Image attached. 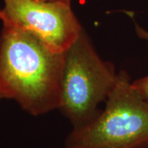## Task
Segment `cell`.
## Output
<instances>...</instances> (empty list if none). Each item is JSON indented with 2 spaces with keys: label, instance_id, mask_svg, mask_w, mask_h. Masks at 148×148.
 Wrapping results in <instances>:
<instances>
[{
  "label": "cell",
  "instance_id": "obj_2",
  "mask_svg": "<svg viewBox=\"0 0 148 148\" xmlns=\"http://www.w3.org/2000/svg\"><path fill=\"white\" fill-rule=\"evenodd\" d=\"M66 148H148V101L125 71L118 73L106 107L89 123L73 127Z\"/></svg>",
  "mask_w": 148,
  "mask_h": 148
},
{
  "label": "cell",
  "instance_id": "obj_1",
  "mask_svg": "<svg viewBox=\"0 0 148 148\" xmlns=\"http://www.w3.org/2000/svg\"><path fill=\"white\" fill-rule=\"evenodd\" d=\"M64 53L29 32L2 21L0 82L8 95L33 116L59 110Z\"/></svg>",
  "mask_w": 148,
  "mask_h": 148
},
{
  "label": "cell",
  "instance_id": "obj_5",
  "mask_svg": "<svg viewBox=\"0 0 148 148\" xmlns=\"http://www.w3.org/2000/svg\"><path fill=\"white\" fill-rule=\"evenodd\" d=\"M132 85L135 89L148 101V75L132 82Z\"/></svg>",
  "mask_w": 148,
  "mask_h": 148
},
{
  "label": "cell",
  "instance_id": "obj_7",
  "mask_svg": "<svg viewBox=\"0 0 148 148\" xmlns=\"http://www.w3.org/2000/svg\"><path fill=\"white\" fill-rule=\"evenodd\" d=\"M3 99H8V95L6 94L5 90L3 89V86L0 82V101L3 100Z\"/></svg>",
  "mask_w": 148,
  "mask_h": 148
},
{
  "label": "cell",
  "instance_id": "obj_6",
  "mask_svg": "<svg viewBox=\"0 0 148 148\" xmlns=\"http://www.w3.org/2000/svg\"><path fill=\"white\" fill-rule=\"evenodd\" d=\"M135 27H136V32L138 34V37L142 39H145V40H148V32L145 31L138 23H135Z\"/></svg>",
  "mask_w": 148,
  "mask_h": 148
},
{
  "label": "cell",
  "instance_id": "obj_8",
  "mask_svg": "<svg viewBox=\"0 0 148 148\" xmlns=\"http://www.w3.org/2000/svg\"><path fill=\"white\" fill-rule=\"evenodd\" d=\"M45 1H62V2H66V3H71V0H45Z\"/></svg>",
  "mask_w": 148,
  "mask_h": 148
},
{
  "label": "cell",
  "instance_id": "obj_4",
  "mask_svg": "<svg viewBox=\"0 0 148 148\" xmlns=\"http://www.w3.org/2000/svg\"><path fill=\"white\" fill-rule=\"evenodd\" d=\"M0 21L29 32L58 53H64L83 28L70 3L45 0H3Z\"/></svg>",
  "mask_w": 148,
  "mask_h": 148
},
{
  "label": "cell",
  "instance_id": "obj_3",
  "mask_svg": "<svg viewBox=\"0 0 148 148\" xmlns=\"http://www.w3.org/2000/svg\"><path fill=\"white\" fill-rule=\"evenodd\" d=\"M118 78L114 65L104 61L84 31L64 52L59 110L73 127L86 124L100 111Z\"/></svg>",
  "mask_w": 148,
  "mask_h": 148
}]
</instances>
